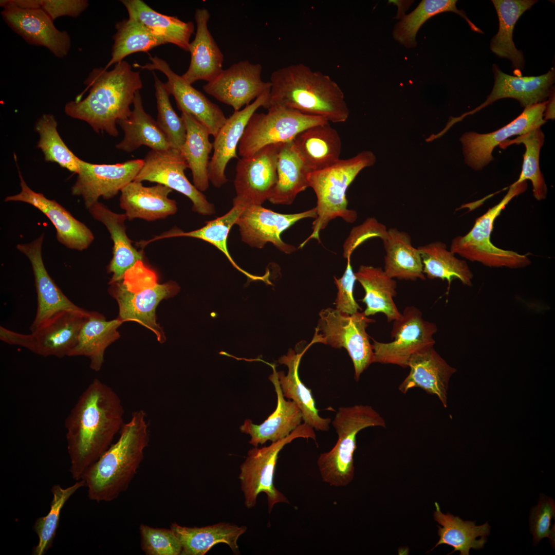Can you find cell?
Masks as SVG:
<instances>
[{"label":"cell","mask_w":555,"mask_h":555,"mask_svg":"<svg viewBox=\"0 0 555 555\" xmlns=\"http://www.w3.org/2000/svg\"><path fill=\"white\" fill-rule=\"evenodd\" d=\"M121 400L110 386L95 379L67 416L65 427L70 472L76 481L110 447L124 425Z\"/></svg>","instance_id":"cell-1"},{"label":"cell","mask_w":555,"mask_h":555,"mask_svg":"<svg viewBox=\"0 0 555 555\" xmlns=\"http://www.w3.org/2000/svg\"><path fill=\"white\" fill-rule=\"evenodd\" d=\"M84 84L85 91L89 88L88 95L83 100L68 102L65 114L86 122L96 133L105 132L117 136L118 121L130 115L135 94L143 86L139 72L134 71L123 60L109 71L103 67L94 68Z\"/></svg>","instance_id":"cell-2"},{"label":"cell","mask_w":555,"mask_h":555,"mask_svg":"<svg viewBox=\"0 0 555 555\" xmlns=\"http://www.w3.org/2000/svg\"><path fill=\"white\" fill-rule=\"evenodd\" d=\"M265 108L283 107L340 123L349 111L342 90L329 76L303 63L280 68L271 75Z\"/></svg>","instance_id":"cell-3"},{"label":"cell","mask_w":555,"mask_h":555,"mask_svg":"<svg viewBox=\"0 0 555 555\" xmlns=\"http://www.w3.org/2000/svg\"><path fill=\"white\" fill-rule=\"evenodd\" d=\"M149 440L146 413L136 411L124 424L118 440L82 476L89 498L110 502L126 491L143 459Z\"/></svg>","instance_id":"cell-4"},{"label":"cell","mask_w":555,"mask_h":555,"mask_svg":"<svg viewBox=\"0 0 555 555\" xmlns=\"http://www.w3.org/2000/svg\"><path fill=\"white\" fill-rule=\"evenodd\" d=\"M375 161L374 154L364 151L352 158L340 159L327 168L308 173L309 187L312 188L317 199L315 207L317 217L312 223L311 234L299 248L311 239L319 240L321 231L336 217L349 223L356 221L357 212L347 208L346 191L358 173L364 168L373 165Z\"/></svg>","instance_id":"cell-5"},{"label":"cell","mask_w":555,"mask_h":555,"mask_svg":"<svg viewBox=\"0 0 555 555\" xmlns=\"http://www.w3.org/2000/svg\"><path fill=\"white\" fill-rule=\"evenodd\" d=\"M109 285L108 292L119 305L117 318L122 322L139 323L152 330L159 342H164L165 337L156 322V308L161 300L179 292L178 284L171 281L158 283L156 273L138 261L125 272L122 280Z\"/></svg>","instance_id":"cell-6"},{"label":"cell","mask_w":555,"mask_h":555,"mask_svg":"<svg viewBox=\"0 0 555 555\" xmlns=\"http://www.w3.org/2000/svg\"><path fill=\"white\" fill-rule=\"evenodd\" d=\"M332 423L337 441L331 450L320 455L317 464L323 482L331 486L344 487L354 476L357 434L367 427H385L386 423L372 407L362 404L339 408Z\"/></svg>","instance_id":"cell-7"},{"label":"cell","mask_w":555,"mask_h":555,"mask_svg":"<svg viewBox=\"0 0 555 555\" xmlns=\"http://www.w3.org/2000/svg\"><path fill=\"white\" fill-rule=\"evenodd\" d=\"M527 186L526 181L514 182L511 184L501 201L476 218L467 234L452 239L450 250L469 261L477 262L489 267L517 269L529 265L531 261L526 255L499 248L490 240L497 217L512 198L526 190Z\"/></svg>","instance_id":"cell-8"},{"label":"cell","mask_w":555,"mask_h":555,"mask_svg":"<svg viewBox=\"0 0 555 555\" xmlns=\"http://www.w3.org/2000/svg\"><path fill=\"white\" fill-rule=\"evenodd\" d=\"M320 319L310 345L321 343L347 351L354 367L355 379L374 363V351L366 328L375 320L364 313L347 314L327 308L319 312Z\"/></svg>","instance_id":"cell-9"},{"label":"cell","mask_w":555,"mask_h":555,"mask_svg":"<svg viewBox=\"0 0 555 555\" xmlns=\"http://www.w3.org/2000/svg\"><path fill=\"white\" fill-rule=\"evenodd\" d=\"M298 438L316 440L313 428L304 422L286 437L272 442L267 447H255L249 451L246 459L240 466L238 477L247 508L255 505L257 496L261 492L267 495L269 513L275 504L289 503L284 495L275 487L273 478L280 452L285 445Z\"/></svg>","instance_id":"cell-10"},{"label":"cell","mask_w":555,"mask_h":555,"mask_svg":"<svg viewBox=\"0 0 555 555\" xmlns=\"http://www.w3.org/2000/svg\"><path fill=\"white\" fill-rule=\"evenodd\" d=\"M91 311L64 310L42 322L30 334L0 327L1 340L23 347L43 357L68 356L75 346L81 326Z\"/></svg>","instance_id":"cell-11"},{"label":"cell","mask_w":555,"mask_h":555,"mask_svg":"<svg viewBox=\"0 0 555 555\" xmlns=\"http://www.w3.org/2000/svg\"><path fill=\"white\" fill-rule=\"evenodd\" d=\"M267 109L266 114L255 112L249 120L237 147L241 157L250 156L268 145L292 141L305 129L328 122L288 108Z\"/></svg>","instance_id":"cell-12"},{"label":"cell","mask_w":555,"mask_h":555,"mask_svg":"<svg viewBox=\"0 0 555 555\" xmlns=\"http://www.w3.org/2000/svg\"><path fill=\"white\" fill-rule=\"evenodd\" d=\"M437 331L436 325L424 320L418 308L406 307L401 316L393 321L392 341L383 343L373 339L374 363L408 367L413 355L434 347L433 336Z\"/></svg>","instance_id":"cell-13"},{"label":"cell","mask_w":555,"mask_h":555,"mask_svg":"<svg viewBox=\"0 0 555 555\" xmlns=\"http://www.w3.org/2000/svg\"><path fill=\"white\" fill-rule=\"evenodd\" d=\"M187 168L188 164L180 150L171 147L161 151L151 150L143 159L134 180L165 186L189 198L194 211L203 215L214 214V205L187 178L184 173Z\"/></svg>","instance_id":"cell-14"},{"label":"cell","mask_w":555,"mask_h":555,"mask_svg":"<svg viewBox=\"0 0 555 555\" xmlns=\"http://www.w3.org/2000/svg\"><path fill=\"white\" fill-rule=\"evenodd\" d=\"M316 217L315 207L287 214L274 212L262 205H248L235 224L238 226L242 240L249 246L261 249L270 243L282 252L290 254L297 248L282 240V233L301 219Z\"/></svg>","instance_id":"cell-15"},{"label":"cell","mask_w":555,"mask_h":555,"mask_svg":"<svg viewBox=\"0 0 555 555\" xmlns=\"http://www.w3.org/2000/svg\"><path fill=\"white\" fill-rule=\"evenodd\" d=\"M281 143L266 145L253 155L238 158L234 198L248 205H262L276 185L277 161Z\"/></svg>","instance_id":"cell-16"},{"label":"cell","mask_w":555,"mask_h":555,"mask_svg":"<svg viewBox=\"0 0 555 555\" xmlns=\"http://www.w3.org/2000/svg\"><path fill=\"white\" fill-rule=\"evenodd\" d=\"M0 6L5 23L27 43L44 47L58 58L68 54L71 45L69 34L57 29L43 10L22 9L11 0H1Z\"/></svg>","instance_id":"cell-17"},{"label":"cell","mask_w":555,"mask_h":555,"mask_svg":"<svg viewBox=\"0 0 555 555\" xmlns=\"http://www.w3.org/2000/svg\"><path fill=\"white\" fill-rule=\"evenodd\" d=\"M142 164L140 159L116 164H94L81 159L71 194L81 197L88 209L100 197L109 199L115 196L134 180Z\"/></svg>","instance_id":"cell-18"},{"label":"cell","mask_w":555,"mask_h":555,"mask_svg":"<svg viewBox=\"0 0 555 555\" xmlns=\"http://www.w3.org/2000/svg\"><path fill=\"white\" fill-rule=\"evenodd\" d=\"M547 101L524 108L513 121L499 130L487 134L468 132L460 138L465 163L476 171L482 170L494 158L492 152L497 145L514 135H521L545 123L544 113Z\"/></svg>","instance_id":"cell-19"},{"label":"cell","mask_w":555,"mask_h":555,"mask_svg":"<svg viewBox=\"0 0 555 555\" xmlns=\"http://www.w3.org/2000/svg\"><path fill=\"white\" fill-rule=\"evenodd\" d=\"M150 63L144 65L134 64L143 69L158 70L165 75V87L174 97L178 108L197 120L205 126L214 137L225 124L227 118L222 109L207 98L181 77L176 73L164 60L157 56L150 57Z\"/></svg>","instance_id":"cell-20"},{"label":"cell","mask_w":555,"mask_h":555,"mask_svg":"<svg viewBox=\"0 0 555 555\" xmlns=\"http://www.w3.org/2000/svg\"><path fill=\"white\" fill-rule=\"evenodd\" d=\"M262 66L248 60L240 61L223 69L203 86V90L219 101L238 111L270 89V82L261 79Z\"/></svg>","instance_id":"cell-21"},{"label":"cell","mask_w":555,"mask_h":555,"mask_svg":"<svg viewBox=\"0 0 555 555\" xmlns=\"http://www.w3.org/2000/svg\"><path fill=\"white\" fill-rule=\"evenodd\" d=\"M18 172L21 190L18 194L7 196L5 201H21L35 207L54 226L59 242L71 249L78 251L86 249L94 239L90 230L56 201L33 191L25 182L19 170Z\"/></svg>","instance_id":"cell-22"},{"label":"cell","mask_w":555,"mask_h":555,"mask_svg":"<svg viewBox=\"0 0 555 555\" xmlns=\"http://www.w3.org/2000/svg\"><path fill=\"white\" fill-rule=\"evenodd\" d=\"M268 90L253 102L238 111H234L214 137L213 154L208 166L209 181L216 188L226 183L225 170L232 158L238 159L237 149L249 120L260 107L266 108L269 96Z\"/></svg>","instance_id":"cell-23"},{"label":"cell","mask_w":555,"mask_h":555,"mask_svg":"<svg viewBox=\"0 0 555 555\" xmlns=\"http://www.w3.org/2000/svg\"><path fill=\"white\" fill-rule=\"evenodd\" d=\"M44 238L43 233L31 242L16 246L17 250L25 255L30 262L37 293V310L30 327L31 332L44 321L60 311L85 310L72 302L49 275L42 255Z\"/></svg>","instance_id":"cell-24"},{"label":"cell","mask_w":555,"mask_h":555,"mask_svg":"<svg viewBox=\"0 0 555 555\" xmlns=\"http://www.w3.org/2000/svg\"><path fill=\"white\" fill-rule=\"evenodd\" d=\"M494 83L486 100L473 110L455 118L456 121L472 115L501 99L513 98L524 108L545 101L552 91L554 83L555 70L552 67L546 73L539 76H513L503 72L496 64L493 65Z\"/></svg>","instance_id":"cell-25"},{"label":"cell","mask_w":555,"mask_h":555,"mask_svg":"<svg viewBox=\"0 0 555 555\" xmlns=\"http://www.w3.org/2000/svg\"><path fill=\"white\" fill-rule=\"evenodd\" d=\"M410 371L399 386L403 394L414 387L436 395L447 407V391L451 376L456 369L449 365L434 347L413 355L408 362Z\"/></svg>","instance_id":"cell-26"},{"label":"cell","mask_w":555,"mask_h":555,"mask_svg":"<svg viewBox=\"0 0 555 555\" xmlns=\"http://www.w3.org/2000/svg\"><path fill=\"white\" fill-rule=\"evenodd\" d=\"M210 17L207 9L196 10V32L189 46L190 63L188 70L181 76L191 85L199 80L209 82L223 70L224 54L208 28Z\"/></svg>","instance_id":"cell-27"},{"label":"cell","mask_w":555,"mask_h":555,"mask_svg":"<svg viewBox=\"0 0 555 555\" xmlns=\"http://www.w3.org/2000/svg\"><path fill=\"white\" fill-rule=\"evenodd\" d=\"M273 373L269 379L274 385L277 396V406L274 411L261 424H255L250 419L245 421L240 427L242 432L249 434V443L257 447L267 441H276L289 435L303 420L302 413L293 401L285 399L279 381L274 365H271Z\"/></svg>","instance_id":"cell-28"},{"label":"cell","mask_w":555,"mask_h":555,"mask_svg":"<svg viewBox=\"0 0 555 555\" xmlns=\"http://www.w3.org/2000/svg\"><path fill=\"white\" fill-rule=\"evenodd\" d=\"M291 142L309 173L327 168L340 159L341 139L329 122L305 129Z\"/></svg>","instance_id":"cell-29"},{"label":"cell","mask_w":555,"mask_h":555,"mask_svg":"<svg viewBox=\"0 0 555 555\" xmlns=\"http://www.w3.org/2000/svg\"><path fill=\"white\" fill-rule=\"evenodd\" d=\"M173 190L161 184L145 187L133 180L121 190L120 205L128 220L141 218L153 221L174 214L177 210L175 200L168 196Z\"/></svg>","instance_id":"cell-30"},{"label":"cell","mask_w":555,"mask_h":555,"mask_svg":"<svg viewBox=\"0 0 555 555\" xmlns=\"http://www.w3.org/2000/svg\"><path fill=\"white\" fill-rule=\"evenodd\" d=\"M94 218L106 227L113 242V257L108 267L112 273L109 283L122 280L125 272L138 261L143 260L142 251H138L132 244L126 233L125 214L113 212L103 203L97 201L88 209Z\"/></svg>","instance_id":"cell-31"},{"label":"cell","mask_w":555,"mask_h":555,"mask_svg":"<svg viewBox=\"0 0 555 555\" xmlns=\"http://www.w3.org/2000/svg\"><path fill=\"white\" fill-rule=\"evenodd\" d=\"M133 109L126 119L117 122L124 132L123 139L116 147L127 153L135 151L142 145L152 150L161 151L171 148L169 142L156 121L144 110L139 91L136 92Z\"/></svg>","instance_id":"cell-32"},{"label":"cell","mask_w":555,"mask_h":555,"mask_svg":"<svg viewBox=\"0 0 555 555\" xmlns=\"http://www.w3.org/2000/svg\"><path fill=\"white\" fill-rule=\"evenodd\" d=\"M122 323L118 318L107 321L102 314L91 311L83 322L77 343L68 357H88L90 368L99 371L104 362L106 348L120 337L117 328Z\"/></svg>","instance_id":"cell-33"},{"label":"cell","mask_w":555,"mask_h":555,"mask_svg":"<svg viewBox=\"0 0 555 555\" xmlns=\"http://www.w3.org/2000/svg\"><path fill=\"white\" fill-rule=\"evenodd\" d=\"M309 346L299 353L289 349L286 355L281 357L279 363L286 365L288 371L286 375L282 371L277 372L278 377L284 396L298 405L304 422L317 430L326 431L329 429L331 419L319 415L311 390L301 381L298 374L301 359Z\"/></svg>","instance_id":"cell-34"},{"label":"cell","mask_w":555,"mask_h":555,"mask_svg":"<svg viewBox=\"0 0 555 555\" xmlns=\"http://www.w3.org/2000/svg\"><path fill=\"white\" fill-rule=\"evenodd\" d=\"M355 274L365 291L361 301L366 304L363 312L367 317L382 313L390 322L401 316L394 301L397 295V282L394 279L382 268L372 266L361 265Z\"/></svg>","instance_id":"cell-35"},{"label":"cell","mask_w":555,"mask_h":555,"mask_svg":"<svg viewBox=\"0 0 555 555\" xmlns=\"http://www.w3.org/2000/svg\"><path fill=\"white\" fill-rule=\"evenodd\" d=\"M120 2L126 8L129 18L140 22L166 44H173L186 51H189L190 39L194 31L192 22H185L176 16L160 13L141 0Z\"/></svg>","instance_id":"cell-36"},{"label":"cell","mask_w":555,"mask_h":555,"mask_svg":"<svg viewBox=\"0 0 555 555\" xmlns=\"http://www.w3.org/2000/svg\"><path fill=\"white\" fill-rule=\"evenodd\" d=\"M498 18V30L490 43V49L496 55L510 60L515 71L525 66L522 51L516 49L513 41L514 26L520 16L537 2L535 0H492Z\"/></svg>","instance_id":"cell-37"},{"label":"cell","mask_w":555,"mask_h":555,"mask_svg":"<svg viewBox=\"0 0 555 555\" xmlns=\"http://www.w3.org/2000/svg\"><path fill=\"white\" fill-rule=\"evenodd\" d=\"M247 205L235 198L233 200L232 208L224 215L208 221L200 229L183 232L179 229H172L166 233L157 236L147 241L140 242L142 247L157 239L178 236H187L198 238L211 244L224 253L231 264L251 280H261L268 284L269 274L259 276L251 275L240 268L234 262L227 248L228 236L232 227L236 222Z\"/></svg>","instance_id":"cell-38"},{"label":"cell","mask_w":555,"mask_h":555,"mask_svg":"<svg viewBox=\"0 0 555 555\" xmlns=\"http://www.w3.org/2000/svg\"><path fill=\"white\" fill-rule=\"evenodd\" d=\"M382 242L385 250L384 270L389 276L400 280H425L420 252L413 246L408 233L390 228Z\"/></svg>","instance_id":"cell-39"},{"label":"cell","mask_w":555,"mask_h":555,"mask_svg":"<svg viewBox=\"0 0 555 555\" xmlns=\"http://www.w3.org/2000/svg\"><path fill=\"white\" fill-rule=\"evenodd\" d=\"M170 528L180 543L181 555H203L219 543H225L233 552H238L237 540L247 530L245 526L227 523L201 527L182 526L174 523Z\"/></svg>","instance_id":"cell-40"},{"label":"cell","mask_w":555,"mask_h":555,"mask_svg":"<svg viewBox=\"0 0 555 555\" xmlns=\"http://www.w3.org/2000/svg\"><path fill=\"white\" fill-rule=\"evenodd\" d=\"M435 506L434 518L442 527L438 526L440 539L434 547L448 545L454 548L450 553L459 551L460 555H469L471 548L478 550L484 548L487 541L486 536L490 531L488 522L476 526V521H463L449 512L443 514L437 502Z\"/></svg>","instance_id":"cell-41"},{"label":"cell","mask_w":555,"mask_h":555,"mask_svg":"<svg viewBox=\"0 0 555 555\" xmlns=\"http://www.w3.org/2000/svg\"><path fill=\"white\" fill-rule=\"evenodd\" d=\"M186 127L184 143L180 150L192 173L194 186L200 192L209 185L208 166L213 143L207 128L190 115L181 112Z\"/></svg>","instance_id":"cell-42"},{"label":"cell","mask_w":555,"mask_h":555,"mask_svg":"<svg viewBox=\"0 0 555 555\" xmlns=\"http://www.w3.org/2000/svg\"><path fill=\"white\" fill-rule=\"evenodd\" d=\"M308 173L291 141L281 143L277 161V182L268 200L275 205L292 203L298 194L309 187Z\"/></svg>","instance_id":"cell-43"},{"label":"cell","mask_w":555,"mask_h":555,"mask_svg":"<svg viewBox=\"0 0 555 555\" xmlns=\"http://www.w3.org/2000/svg\"><path fill=\"white\" fill-rule=\"evenodd\" d=\"M417 248L421 257L423 272L428 279L447 280L448 289L454 279L459 280L465 285H472L473 274L467 262L456 257L448 249L446 244L435 241Z\"/></svg>","instance_id":"cell-44"},{"label":"cell","mask_w":555,"mask_h":555,"mask_svg":"<svg viewBox=\"0 0 555 555\" xmlns=\"http://www.w3.org/2000/svg\"><path fill=\"white\" fill-rule=\"evenodd\" d=\"M456 2L455 0L422 1L412 12L404 15L395 24L393 32L394 38L406 48L416 47V34L422 24L431 17L444 12L456 13L467 21L472 30L483 33L462 10L457 8Z\"/></svg>","instance_id":"cell-45"},{"label":"cell","mask_w":555,"mask_h":555,"mask_svg":"<svg viewBox=\"0 0 555 555\" xmlns=\"http://www.w3.org/2000/svg\"><path fill=\"white\" fill-rule=\"evenodd\" d=\"M111 59L104 69L119 63L127 56L149 50L166 43L153 34L140 22L133 18L123 20L115 24Z\"/></svg>","instance_id":"cell-46"},{"label":"cell","mask_w":555,"mask_h":555,"mask_svg":"<svg viewBox=\"0 0 555 555\" xmlns=\"http://www.w3.org/2000/svg\"><path fill=\"white\" fill-rule=\"evenodd\" d=\"M545 140V135L541 127L533 128L513 139H507L499 146L504 149L513 144H523L526 150L523 155L522 169L518 179L520 183L531 181L533 195L538 200L545 199L547 194V186L540 169V150Z\"/></svg>","instance_id":"cell-47"},{"label":"cell","mask_w":555,"mask_h":555,"mask_svg":"<svg viewBox=\"0 0 555 555\" xmlns=\"http://www.w3.org/2000/svg\"><path fill=\"white\" fill-rule=\"evenodd\" d=\"M58 123L51 114H44L36 121L34 130L39 135L37 147L47 162L56 163L61 168L78 174L81 159L65 144L57 130Z\"/></svg>","instance_id":"cell-48"},{"label":"cell","mask_w":555,"mask_h":555,"mask_svg":"<svg viewBox=\"0 0 555 555\" xmlns=\"http://www.w3.org/2000/svg\"><path fill=\"white\" fill-rule=\"evenodd\" d=\"M84 486V480L80 479L66 488H62L58 484L51 487L52 498L49 511L46 515L38 517L33 526L38 537V543L32 549L33 554L43 555L52 547L64 506L79 488Z\"/></svg>","instance_id":"cell-49"},{"label":"cell","mask_w":555,"mask_h":555,"mask_svg":"<svg viewBox=\"0 0 555 555\" xmlns=\"http://www.w3.org/2000/svg\"><path fill=\"white\" fill-rule=\"evenodd\" d=\"M157 102L156 122L165 135L171 148L180 150L186 137V127L181 117L175 112L170 101V94L163 83L153 72Z\"/></svg>","instance_id":"cell-50"},{"label":"cell","mask_w":555,"mask_h":555,"mask_svg":"<svg viewBox=\"0 0 555 555\" xmlns=\"http://www.w3.org/2000/svg\"><path fill=\"white\" fill-rule=\"evenodd\" d=\"M141 547L146 555H181V546L173 530L141 524Z\"/></svg>","instance_id":"cell-51"},{"label":"cell","mask_w":555,"mask_h":555,"mask_svg":"<svg viewBox=\"0 0 555 555\" xmlns=\"http://www.w3.org/2000/svg\"><path fill=\"white\" fill-rule=\"evenodd\" d=\"M554 516V500L550 497L540 494L538 504L532 508L529 516L530 530L534 545H537L542 539L548 538L552 547H554V526L550 528L551 519Z\"/></svg>","instance_id":"cell-52"},{"label":"cell","mask_w":555,"mask_h":555,"mask_svg":"<svg viewBox=\"0 0 555 555\" xmlns=\"http://www.w3.org/2000/svg\"><path fill=\"white\" fill-rule=\"evenodd\" d=\"M346 259L347 266L343 276L340 279L334 277L338 288L335 304L337 309L352 314L361 308L354 297L353 290L356 279L351 265L350 257Z\"/></svg>","instance_id":"cell-53"},{"label":"cell","mask_w":555,"mask_h":555,"mask_svg":"<svg viewBox=\"0 0 555 555\" xmlns=\"http://www.w3.org/2000/svg\"><path fill=\"white\" fill-rule=\"evenodd\" d=\"M387 229L373 217L368 218L361 225L354 227L344 245L343 256L350 257L353 251L366 240L379 237L383 240L386 237Z\"/></svg>","instance_id":"cell-54"},{"label":"cell","mask_w":555,"mask_h":555,"mask_svg":"<svg viewBox=\"0 0 555 555\" xmlns=\"http://www.w3.org/2000/svg\"><path fill=\"white\" fill-rule=\"evenodd\" d=\"M88 6L87 0H42L41 9L54 21L65 16L77 17Z\"/></svg>","instance_id":"cell-55"},{"label":"cell","mask_w":555,"mask_h":555,"mask_svg":"<svg viewBox=\"0 0 555 555\" xmlns=\"http://www.w3.org/2000/svg\"><path fill=\"white\" fill-rule=\"evenodd\" d=\"M16 7L25 9H41L42 0H11Z\"/></svg>","instance_id":"cell-56"},{"label":"cell","mask_w":555,"mask_h":555,"mask_svg":"<svg viewBox=\"0 0 555 555\" xmlns=\"http://www.w3.org/2000/svg\"><path fill=\"white\" fill-rule=\"evenodd\" d=\"M551 97L546 105V107L544 113V119L546 121V120L554 119V93L551 92Z\"/></svg>","instance_id":"cell-57"}]
</instances>
